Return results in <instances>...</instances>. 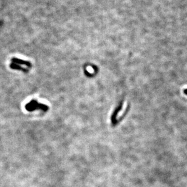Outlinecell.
<instances>
[{
    "instance_id": "cell-3",
    "label": "cell",
    "mask_w": 187,
    "mask_h": 187,
    "mask_svg": "<svg viewBox=\"0 0 187 187\" xmlns=\"http://www.w3.org/2000/svg\"><path fill=\"white\" fill-rule=\"evenodd\" d=\"M10 67L12 68V69H19V70H21V71H23L26 72H27L28 71V69H24V68H23L22 67L19 66V65H17V64H15V63H12L11 65H10Z\"/></svg>"
},
{
    "instance_id": "cell-2",
    "label": "cell",
    "mask_w": 187,
    "mask_h": 187,
    "mask_svg": "<svg viewBox=\"0 0 187 187\" xmlns=\"http://www.w3.org/2000/svg\"><path fill=\"white\" fill-rule=\"evenodd\" d=\"M12 61H13V63H15L21 64V65H26V66H29V67L31 66V63H30L29 62H28V61H23L22 60H19V59H17V58H12Z\"/></svg>"
},
{
    "instance_id": "cell-1",
    "label": "cell",
    "mask_w": 187,
    "mask_h": 187,
    "mask_svg": "<svg viewBox=\"0 0 187 187\" xmlns=\"http://www.w3.org/2000/svg\"><path fill=\"white\" fill-rule=\"evenodd\" d=\"M38 108L40 110H43L44 111H46L48 110V107L46 105L41 104V103H38L36 101L32 100L31 103H29L28 105L26 106V108L29 111H32L37 110V108Z\"/></svg>"
}]
</instances>
